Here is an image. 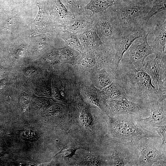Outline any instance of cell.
<instances>
[{
	"mask_svg": "<svg viewBox=\"0 0 166 166\" xmlns=\"http://www.w3.org/2000/svg\"><path fill=\"white\" fill-rule=\"evenodd\" d=\"M86 9L75 15L73 21L65 27V29L77 35L93 28L94 26L93 20L91 15L85 14Z\"/></svg>",
	"mask_w": 166,
	"mask_h": 166,
	"instance_id": "13",
	"label": "cell"
},
{
	"mask_svg": "<svg viewBox=\"0 0 166 166\" xmlns=\"http://www.w3.org/2000/svg\"><path fill=\"white\" fill-rule=\"evenodd\" d=\"M146 33H148L137 32L122 35L114 42V45L115 52V62L117 70L120 61L125 52L136 39Z\"/></svg>",
	"mask_w": 166,
	"mask_h": 166,
	"instance_id": "12",
	"label": "cell"
},
{
	"mask_svg": "<svg viewBox=\"0 0 166 166\" xmlns=\"http://www.w3.org/2000/svg\"><path fill=\"white\" fill-rule=\"evenodd\" d=\"M77 35L83 46L84 52L96 48L102 44L94 25L93 28Z\"/></svg>",
	"mask_w": 166,
	"mask_h": 166,
	"instance_id": "16",
	"label": "cell"
},
{
	"mask_svg": "<svg viewBox=\"0 0 166 166\" xmlns=\"http://www.w3.org/2000/svg\"><path fill=\"white\" fill-rule=\"evenodd\" d=\"M61 37L65 41L66 46L79 52H84L83 46L77 35L71 33L66 29L62 32Z\"/></svg>",
	"mask_w": 166,
	"mask_h": 166,
	"instance_id": "19",
	"label": "cell"
},
{
	"mask_svg": "<svg viewBox=\"0 0 166 166\" xmlns=\"http://www.w3.org/2000/svg\"><path fill=\"white\" fill-rule=\"evenodd\" d=\"M139 118L125 115H108L106 119L108 126L107 139L132 145L144 137H160L156 131L144 127Z\"/></svg>",
	"mask_w": 166,
	"mask_h": 166,
	"instance_id": "2",
	"label": "cell"
},
{
	"mask_svg": "<svg viewBox=\"0 0 166 166\" xmlns=\"http://www.w3.org/2000/svg\"><path fill=\"white\" fill-rule=\"evenodd\" d=\"M148 34L145 33L136 39L124 53L120 63L132 65L137 69L144 70L145 59L153 53L147 41Z\"/></svg>",
	"mask_w": 166,
	"mask_h": 166,
	"instance_id": "7",
	"label": "cell"
},
{
	"mask_svg": "<svg viewBox=\"0 0 166 166\" xmlns=\"http://www.w3.org/2000/svg\"><path fill=\"white\" fill-rule=\"evenodd\" d=\"M80 118L83 124L86 126L93 125V121L92 117L89 114L85 112H83L80 115Z\"/></svg>",
	"mask_w": 166,
	"mask_h": 166,
	"instance_id": "24",
	"label": "cell"
},
{
	"mask_svg": "<svg viewBox=\"0 0 166 166\" xmlns=\"http://www.w3.org/2000/svg\"><path fill=\"white\" fill-rule=\"evenodd\" d=\"M144 71L151 77L161 97L166 99V57L156 56L144 63Z\"/></svg>",
	"mask_w": 166,
	"mask_h": 166,
	"instance_id": "9",
	"label": "cell"
},
{
	"mask_svg": "<svg viewBox=\"0 0 166 166\" xmlns=\"http://www.w3.org/2000/svg\"><path fill=\"white\" fill-rule=\"evenodd\" d=\"M39 11L35 19L32 23V27L35 33L45 32L50 24L47 14V3L45 0H40L37 3Z\"/></svg>",
	"mask_w": 166,
	"mask_h": 166,
	"instance_id": "14",
	"label": "cell"
},
{
	"mask_svg": "<svg viewBox=\"0 0 166 166\" xmlns=\"http://www.w3.org/2000/svg\"><path fill=\"white\" fill-rule=\"evenodd\" d=\"M79 52L67 46L59 49V59L61 62L73 63L80 54Z\"/></svg>",
	"mask_w": 166,
	"mask_h": 166,
	"instance_id": "20",
	"label": "cell"
},
{
	"mask_svg": "<svg viewBox=\"0 0 166 166\" xmlns=\"http://www.w3.org/2000/svg\"><path fill=\"white\" fill-rule=\"evenodd\" d=\"M34 131H26L23 132H22V136L23 138H26V139H31L33 137H34V136L35 135Z\"/></svg>",
	"mask_w": 166,
	"mask_h": 166,
	"instance_id": "27",
	"label": "cell"
},
{
	"mask_svg": "<svg viewBox=\"0 0 166 166\" xmlns=\"http://www.w3.org/2000/svg\"><path fill=\"white\" fill-rule=\"evenodd\" d=\"M20 105L23 107H25L27 105L29 102V97L28 95L23 93L21 96L19 101Z\"/></svg>",
	"mask_w": 166,
	"mask_h": 166,
	"instance_id": "26",
	"label": "cell"
},
{
	"mask_svg": "<svg viewBox=\"0 0 166 166\" xmlns=\"http://www.w3.org/2000/svg\"><path fill=\"white\" fill-rule=\"evenodd\" d=\"M116 70L111 69H103L95 71L93 74L94 85L101 90L116 80Z\"/></svg>",
	"mask_w": 166,
	"mask_h": 166,
	"instance_id": "15",
	"label": "cell"
},
{
	"mask_svg": "<svg viewBox=\"0 0 166 166\" xmlns=\"http://www.w3.org/2000/svg\"><path fill=\"white\" fill-rule=\"evenodd\" d=\"M101 150L107 165L137 166L136 156L132 145L105 138Z\"/></svg>",
	"mask_w": 166,
	"mask_h": 166,
	"instance_id": "6",
	"label": "cell"
},
{
	"mask_svg": "<svg viewBox=\"0 0 166 166\" xmlns=\"http://www.w3.org/2000/svg\"><path fill=\"white\" fill-rule=\"evenodd\" d=\"M160 137H143L132 145L137 166H166V146Z\"/></svg>",
	"mask_w": 166,
	"mask_h": 166,
	"instance_id": "4",
	"label": "cell"
},
{
	"mask_svg": "<svg viewBox=\"0 0 166 166\" xmlns=\"http://www.w3.org/2000/svg\"><path fill=\"white\" fill-rule=\"evenodd\" d=\"M101 90L107 100L128 99L124 88L116 80Z\"/></svg>",
	"mask_w": 166,
	"mask_h": 166,
	"instance_id": "17",
	"label": "cell"
},
{
	"mask_svg": "<svg viewBox=\"0 0 166 166\" xmlns=\"http://www.w3.org/2000/svg\"><path fill=\"white\" fill-rule=\"evenodd\" d=\"M91 17L102 43L114 44L122 36L119 21L113 7L102 12L92 14Z\"/></svg>",
	"mask_w": 166,
	"mask_h": 166,
	"instance_id": "5",
	"label": "cell"
},
{
	"mask_svg": "<svg viewBox=\"0 0 166 166\" xmlns=\"http://www.w3.org/2000/svg\"><path fill=\"white\" fill-rule=\"evenodd\" d=\"M115 76V80L124 88L128 100L145 104L163 101L151 77L144 70L137 69L132 65L120 63Z\"/></svg>",
	"mask_w": 166,
	"mask_h": 166,
	"instance_id": "1",
	"label": "cell"
},
{
	"mask_svg": "<svg viewBox=\"0 0 166 166\" xmlns=\"http://www.w3.org/2000/svg\"><path fill=\"white\" fill-rule=\"evenodd\" d=\"M150 113L149 116L139 118L142 126L146 128L155 131L157 126L166 125V101H150L146 104Z\"/></svg>",
	"mask_w": 166,
	"mask_h": 166,
	"instance_id": "10",
	"label": "cell"
},
{
	"mask_svg": "<svg viewBox=\"0 0 166 166\" xmlns=\"http://www.w3.org/2000/svg\"><path fill=\"white\" fill-rule=\"evenodd\" d=\"M154 129L160 138L162 144L166 146V125L157 126Z\"/></svg>",
	"mask_w": 166,
	"mask_h": 166,
	"instance_id": "23",
	"label": "cell"
},
{
	"mask_svg": "<svg viewBox=\"0 0 166 166\" xmlns=\"http://www.w3.org/2000/svg\"><path fill=\"white\" fill-rule=\"evenodd\" d=\"M79 148H77L74 147H69L65 148L61 151V153L63 157L69 160V159L75 154L76 151Z\"/></svg>",
	"mask_w": 166,
	"mask_h": 166,
	"instance_id": "25",
	"label": "cell"
},
{
	"mask_svg": "<svg viewBox=\"0 0 166 166\" xmlns=\"http://www.w3.org/2000/svg\"><path fill=\"white\" fill-rule=\"evenodd\" d=\"M106 113L111 117L120 115H132L140 118L148 117L150 111L147 104L135 102L125 98L108 100Z\"/></svg>",
	"mask_w": 166,
	"mask_h": 166,
	"instance_id": "8",
	"label": "cell"
},
{
	"mask_svg": "<svg viewBox=\"0 0 166 166\" xmlns=\"http://www.w3.org/2000/svg\"><path fill=\"white\" fill-rule=\"evenodd\" d=\"M61 2L69 11L74 15L86 9L85 0H61Z\"/></svg>",
	"mask_w": 166,
	"mask_h": 166,
	"instance_id": "21",
	"label": "cell"
},
{
	"mask_svg": "<svg viewBox=\"0 0 166 166\" xmlns=\"http://www.w3.org/2000/svg\"><path fill=\"white\" fill-rule=\"evenodd\" d=\"M123 0H90L85 6L92 14L100 13L109 7L121 4Z\"/></svg>",
	"mask_w": 166,
	"mask_h": 166,
	"instance_id": "18",
	"label": "cell"
},
{
	"mask_svg": "<svg viewBox=\"0 0 166 166\" xmlns=\"http://www.w3.org/2000/svg\"><path fill=\"white\" fill-rule=\"evenodd\" d=\"M149 34H154V40L150 46L156 56L166 57V20L158 22L152 31H149Z\"/></svg>",
	"mask_w": 166,
	"mask_h": 166,
	"instance_id": "11",
	"label": "cell"
},
{
	"mask_svg": "<svg viewBox=\"0 0 166 166\" xmlns=\"http://www.w3.org/2000/svg\"><path fill=\"white\" fill-rule=\"evenodd\" d=\"M166 0H154L152 6L144 17L145 21L148 23L150 18L158 13L166 10Z\"/></svg>",
	"mask_w": 166,
	"mask_h": 166,
	"instance_id": "22",
	"label": "cell"
},
{
	"mask_svg": "<svg viewBox=\"0 0 166 166\" xmlns=\"http://www.w3.org/2000/svg\"><path fill=\"white\" fill-rule=\"evenodd\" d=\"M113 7L119 21L122 35L137 32L148 33V23L144 17L151 6L130 3H121Z\"/></svg>",
	"mask_w": 166,
	"mask_h": 166,
	"instance_id": "3",
	"label": "cell"
}]
</instances>
